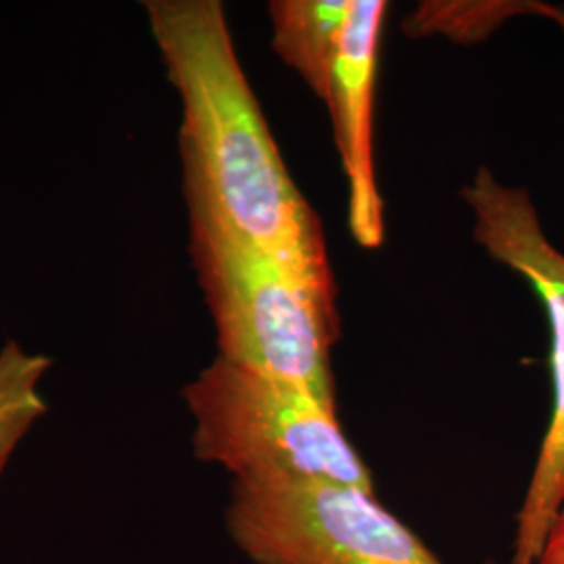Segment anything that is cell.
Returning a JSON list of instances; mask_svg holds the SVG:
<instances>
[{"label":"cell","mask_w":564,"mask_h":564,"mask_svg":"<svg viewBox=\"0 0 564 564\" xmlns=\"http://www.w3.org/2000/svg\"><path fill=\"white\" fill-rule=\"evenodd\" d=\"M149 28L181 99L184 199L337 302L323 223L282 160L220 0H149Z\"/></svg>","instance_id":"obj_1"},{"label":"cell","mask_w":564,"mask_h":564,"mask_svg":"<svg viewBox=\"0 0 564 564\" xmlns=\"http://www.w3.org/2000/svg\"><path fill=\"white\" fill-rule=\"evenodd\" d=\"M188 253L216 328L218 358L337 408L330 368L337 302L197 209H188Z\"/></svg>","instance_id":"obj_2"},{"label":"cell","mask_w":564,"mask_h":564,"mask_svg":"<svg viewBox=\"0 0 564 564\" xmlns=\"http://www.w3.org/2000/svg\"><path fill=\"white\" fill-rule=\"evenodd\" d=\"M202 463L235 481L335 484L375 491V479L343 433L337 408L307 391L216 358L184 387Z\"/></svg>","instance_id":"obj_3"},{"label":"cell","mask_w":564,"mask_h":564,"mask_svg":"<svg viewBox=\"0 0 564 564\" xmlns=\"http://www.w3.org/2000/svg\"><path fill=\"white\" fill-rule=\"evenodd\" d=\"M226 527L256 564H444L377 491L347 485L235 481Z\"/></svg>","instance_id":"obj_4"},{"label":"cell","mask_w":564,"mask_h":564,"mask_svg":"<svg viewBox=\"0 0 564 564\" xmlns=\"http://www.w3.org/2000/svg\"><path fill=\"white\" fill-rule=\"evenodd\" d=\"M463 199L473 212L475 241L531 284L544 303L552 351V416L540 447L523 506L510 564H538L545 535L564 500V253L545 237L540 214L524 188L498 181L481 167Z\"/></svg>","instance_id":"obj_5"},{"label":"cell","mask_w":564,"mask_h":564,"mask_svg":"<svg viewBox=\"0 0 564 564\" xmlns=\"http://www.w3.org/2000/svg\"><path fill=\"white\" fill-rule=\"evenodd\" d=\"M387 2L349 0L326 109L347 178V224L354 241L377 249L384 239V205L375 170V97Z\"/></svg>","instance_id":"obj_6"},{"label":"cell","mask_w":564,"mask_h":564,"mask_svg":"<svg viewBox=\"0 0 564 564\" xmlns=\"http://www.w3.org/2000/svg\"><path fill=\"white\" fill-rule=\"evenodd\" d=\"M349 0H272V51L326 101Z\"/></svg>","instance_id":"obj_7"},{"label":"cell","mask_w":564,"mask_h":564,"mask_svg":"<svg viewBox=\"0 0 564 564\" xmlns=\"http://www.w3.org/2000/svg\"><path fill=\"white\" fill-rule=\"evenodd\" d=\"M51 366L48 356L30 354L18 341L0 349V479L21 440L48 412L41 383Z\"/></svg>","instance_id":"obj_8"},{"label":"cell","mask_w":564,"mask_h":564,"mask_svg":"<svg viewBox=\"0 0 564 564\" xmlns=\"http://www.w3.org/2000/svg\"><path fill=\"white\" fill-rule=\"evenodd\" d=\"M538 564H564V500L550 524Z\"/></svg>","instance_id":"obj_9"}]
</instances>
